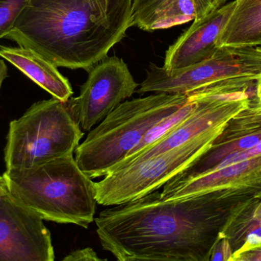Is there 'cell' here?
I'll return each instance as SVG.
<instances>
[{
    "mask_svg": "<svg viewBox=\"0 0 261 261\" xmlns=\"http://www.w3.org/2000/svg\"><path fill=\"white\" fill-rule=\"evenodd\" d=\"M63 260L64 261H102L107 260L98 256L96 251L91 248H86L84 249H77L70 252L66 256Z\"/></svg>",
    "mask_w": 261,
    "mask_h": 261,
    "instance_id": "cell-21",
    "label": "cell"
},
{
    "mask_svg": "<svg viewBox=\"0 0 261 261\" xmlns=\"http://www.w3.org/2000/svg\"><path fill=\"white\" fill-rule=\"evenodd\" d=\"M227 1H228V0H213V9L223 6V5L225 4V3H226Z\"/></svg>",
    "mask_w": 261,
    "mask_h": 261,
    "instance_id": "cell-26",
    "label": "cell"
},
{
    "mask_svg": "<svg viewBox=\"0 0 261 261\" xmlns=\"http://www.w3.org/2000/svg\"><path fill=\"white\" fill-rule=\"evenodd\" d=\"M26 0H0V39L5 38L14 25Z\"/></svg>",
    "mask_w": 261,
    "mask_h": 261,
    "instance_id": "cell-18",
    "label": "cell"
},
{
    "mask_svg": "<svg viewBox=\"0 0 261 261\" xmlns=\"http://www.w3.org/2000/svg\"><path fill=\"white\" fill-rule=\"evenodd\" d=\"M138 87L122 58H107L89 70L79 96L70 98L67 103L81 130L90 131L130 98Z\"/></svg>",
    "mask_w": 261,
    "mask_h": 261,
    "instance_id": "cell-8",
    "label": "cell"
},
{
    "mask_svg": "<svg viewBox=\"0 0 261 261\" xmlns=\"http://www.w3.org/2000/svg\"><path fill=\"white\" fill-rule=\"evenodd\" d=\"M250 199L208 192L165 200L156 190L103 210L94 222L101 246L118 260L210 261L227 224Z\"/></svg>",
    "mask_w": 261,
    "mask_h": 261,
    "instance_id": "cell-1",
    "label": "cell"
},
{
    "mask_svg": "<svg viewBox=\"0 0 261 261\" xmlns=\"http://www.w3.org/2000/svg\"><path fill=\"white\" fill-rule=\"evenodd\" d=\"M232 257L233 251L231 245L222 233L213 248L210 261H231Z\"/></svg>",
    "mask_w": 261,
    "mask_h": 261,
    "instance_id": "cell-20",
    "label": "cell"
},
{
    "mask_svg": "<svg viewBox=\"0 0 261 261\" xmlns=\"http://www.w3.org/2000/svg\"><path fill=\"white\" fill-rule=\"evenodd\" d=\"M84 136L67 101L53 98L35 103L9 124L6 170L29 168L73 154Z\"/></svg>",
    "mask_w": 261,
    "mask_h": 261,
    "instance_id": "cell-5",
    "label": "cell"
},
{
    "mask_svg": "<svg viewBox=\"0 0 261 261\" xmlns=\"http://www.w3.org/2000/svg\"><path fill=\"white\" fill-rule=\"evenodd\" d=\"M236 0L213 9L194 20L166 52L163 67L169 70L184 68L211 58L219 47L218 39L234 9Z\"/></svg>",
    "mask_w": 261,
    "mask_h": 261,
    "instance_id": "cell-12",
    "label": "cell"
},
{
    "mask_svg": "<svg viewBox=\"0 0 261 261\" xmlns=\"http://www.w3.org/2000/svg\"><path fill=\"white\" fill-rule=\"evenodd\" d=\"M134 0H26L6 39L57 67L89 70L133 26Z\"/></svg>",
    "mask_w": 261,
    "mask_h": 261,
    "instance_id": "cell-2",
    "label": "cell"
},
{
    "mask_svg": "<svg viewBox=\"0 0 261 261\" xmlns=\"http://www.w3.org/2000/svg\"><path fill=\"white\" fill-rule=\"evenodd\" d=\"M197 98L194 93L189 94L188 101L180 108L178 109L177 110L173 112L169 116H166L165 118L161 120V121L156 123L153 127H152L143 136L139 144L135 148L132 149L128 155L116 165L114 170H119L124 165L129 163L130 161L134 159L138 153L145 150L149 146L152 145L162 139L164 136L170 133L173 129L182 124L194 111L196 106H197Z\"/></svg>",
    "mask_w": 261,
    "mask_h": 261,
    "instance_id": "cell-16",
    "label": "cell"
},
{
    "mask_svg": "<svg viewBox=\"0 0 261 261\" xmlns=\"http://www.w3.org/2000/svg\"><path fill=\"white\" fill-rule=\"evenodd\" d=\"M9 193L43 220L89 228L96 211L95 182L73 155L3 174Z\"/></svg>",
    "mask_w": 261,
    "mask_h": 261,
    "instance_id": "cell-3",
    "label": "cell"
},
{
    "mask_svg": "<svg viewBox=\"0 0 261 261\" xmlns=\"http://www.w3.org/2000/svg\"><path fill=\"white\" fill-rule=\"evenodd\" d=\"M0 57L15 66L53 98L67 101L73 95L68 79L60 73L57 66L38 52L21 46H0Z\"/></svg>",
    "mask_w": 261,
    "mask_h": 261,
    "instance_id": "cell-13",
    "label": "cell"
},
{
    "mask_svg": "<svg viewBox=\"0 0 261 261\" xmlns=\"http://www.w3.org/2000/svg\"><path fill=\"white\" fill-rule=\"evenodd\" d=\"M8 76L7 65L3 60L0 59V89L3 85V81Z\"/></svg>",
    "mask_w": 261,
    "mask_h": 261,
    "instance_id": "cell-24",
    "label": "cell"
},
{
    "mask_svg": "<svg viewBox=\"0 0 261 261\" xmlns=\"http://www.w3.org/2000/svg\"><path fill=\"white\" fill-rule=\"evenodd\" d=\"M260 155L261 140L251 148L227 156L219 164V165L215 169V170H220V169L224 168V167H228V165H233V164L238 163V162H242V161L247 160V159H251V158L260 156Z\"/></svg>",
    "mask_w": 261,
    "mask_h": 261,
    "instance_id": "cell-19",
    "label": "cell"
},
{
    "mask_svg": "<svg viewBox=\"0 0 261 261\" xmlns=\"http://www.w3.org/2000/svg\"><path fill=\"white\" fill-rule=\"evenodd\" d=\"M218 47L261 46V0H236L217 41Z\"/></svg>",
    "mask_w": 261,
    "mask_h": 261,
    "instance_id": "cell-14",
    "label": "cell"
},
{
    "mask_svg": "<svg viewBox=\"0 0 261 261\" xmlns=\"http://www.w3.org/2000/svg\"><path fill=\"white\" fill-rule=\"evenodd\" d=\"M261 76L260 47L219 48L208 59L178 70L150 64L137 93L188 95L208 86L236 80L257 81Z\"/></svg>",
    "mask_w": 261,
    "mask_h": 261,
    "instance_id": "cell-7",
    "label": "cell"
},
{
    "mask_svg": "<svg viewBox=\"0 0 261 261\" xmlns=\"http://www.w3.org/2000/svg\"><path fill=\"white\" fill-rule=\"evenodd\" d=\"M231 261H261V245L234 253Z\"/></svg>",
    "mask_w": 261,
    "mask_h": 261,
    "instance_id": "cell-22",
    "label": "cell"
},
{
    "mask_svg": "<svg viewBox=\"0 0 261 261\" xmlns=\"http://www.w3.org/2000/svg\"><path fill=\"white\" fill-rule=\"evenodd\" d=\"M222 233L233 254L261 245V196L248 200L231 217Z\"/></svg>",
    "mask_w": 261,
    "mask_h": 261,
    "instance_id": "cell-15",
    "label": "cell"
},
{
    "mask_svg": "<svg viewBox=\"0 0 261 261\" xmlns=\"http://www.w3.org/2000/svg\"><path fill=\"white\" fill-rule=\"evenodd\" d=\"M10 193L0 197V261H54L50 231Z\"/></svg>",
    "mask_w": 261,
    "mask_h": 261,
    "instance_id": "cell-9",
    "label": "cell"
},
{
    "mask_svg": "<svg viewBox=\"0 0 261 261\" xmlns=\"http://www.w3.org/2000/svg\"><path fill=\"white\" fill-rule=\"evenodd\" d=\"M224 127L177 148L115 170L95 182L96 199L104 206L132 202L161 188L208 150Z\"/></svg>",
    "mask_w": 261,
    "mask_h": 261,
    "instance_id": "cell-6",
    "label": "cell"
},
{
    "mask_svg": "<svg viewBox=\"0 0 261 261\" xmlns=\"http://www.w3.org/2000/svg\"><path fill=\"white\" fill-rule=\"evenodd\" d=\"M261 140V107L251 98L249 104L231 116L206 151L163 187H173L214 171L224 159Z\"/></svg>",
    "mask_w": 261,
    "mask_h": 261,
    "instance_id": "cell-10",
    "label": "cell"
},
{
    "mask_svg": "<svg viewBox=\"0 0 261 261\" xmlns=\"http://www.w3.org/2000/svg\"><path fill=\"white\" fill-rule=\"evenodd\" d=\"M260 47L261 48V46H260Z\"/></svg>",
    "mask_w": 261,
    "mask_h": 261,
    "instance_id": "cell-27",
    "label": "cell"
},
{
    "mask_svg": "<svg viewBox=\"0 0 261 261\" xmlns=\"http://www.w3.org/2000/svg\"><path fill=\"white\" fill-rule=\"evenodd\" d=\"M9 193L7 185L3 176H0V197Z\"/></svg>",
    "mask_w": 261,
    "mask_h": 261,
    "instance_id": "cell-25",
    "label": "cell"
},
{
    "mask_svg": "<svg viewBox=\"0 0 261 261\" xmlns=\"http://www.w3.org/2000/svg\"><path fill=\"white\" fill-rule=\"evenodd\" d=\"M170 0H134L133 26L147 32L152 27L160 13Z\"/></svg>",
    "mask_w": 261,
    "mask_h": 261,
    "instance_id": "cell-17",
    "label": "cell"
},
{
    "mask_svg": "<svg viewBox=\"0 0 261 261\" xmlns=\"http://www.w3.org/2000/svg\"><path fill=\"white\" fill-rule=\"evenodd\" d=\"M215 192L220 197L261 196V155L215 170L173 187H163V199H181Z\"/></svg>",
    "mask_w": 261,
    "mask_h": 261,
    "instance_id": "cell-11",
    "label": "cell"
},
{
    "mask_svg": "<svg viewBox=\"0 0 261 261\" xmlns=\"http://www.w3.org/2000/svg\"><path fill=\"white\" fill-rule=\"evenodd\" d=\"M188 99L189 95L155 93L121 103L76 147L80 168L91 179L107 176L152 127Z\"/></svg>",
    "mask_w": 261,
    "mask_h": 261,
    "instance_id": "cell-4",
    "label": "cell"
},
{
    "mask_svg": "<svg viewBox=\"0 0 261 261\" xmlns=\"http://www.w3.org/2000/svg\"><path fill=\"white\" fill-rule=\"evenodd\" d=\"M252 98L257 103V105L261 107V76L256 81L255 92H254V96L252 97Z\"/></svg>",
    "mask_w": 261,
    "mask_h": 261,
    "instance_id": "cell-23",
    "label": "cell"
}]
</instances>
